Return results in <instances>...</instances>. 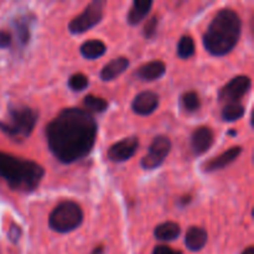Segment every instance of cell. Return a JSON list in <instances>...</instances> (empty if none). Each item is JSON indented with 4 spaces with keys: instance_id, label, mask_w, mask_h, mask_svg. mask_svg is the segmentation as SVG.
Wrapping results in <instances>:
<instances>
[{
    "instance_id": "e0dca14e",
    "label": "cell",
    "mask_w": 254,
    "mask_h": 254,
    "mask_svg": "<svg viewBox=\"0 0 254 254\" xmlns=\"http://www.w3.org/2000/svg\"><path fill=\"white\" fill-rule=\"evenodd\" d=\"M207 243V232L201 227H191L185 237V245L192 252H198Z\"/></svg>"
},
{
    "instance_id": "83f0119b",
    "label": "cell",
    "mask_w": 254,
    "mask_h": 254,
    "mask_svg": "<svg viewBox=\"0 0 254 254\" xmlns=\"http://www.w3.org/2000/svg\"><path fill=\"white\" fill-rule=\"evenodd\" d=\"M21 237V228L19 226L11 225L9 230V238L14 243H16L19 241V238Z\"/></svg>"
},
{
    "instance_id": "4fadbf2b",
    "label": "cell",
    "mask_w": 254,
    "mask_h": 254,
    "mask_svg": "<svg viewBox=\"0 0 254 254\" xmlns=\"http://www.w3.org/2000/svg\"><path fill=\"white\" fill-rule=\"evenodd\" d=\"M166 72V66L163 61H150L148 64H143L136 71V77L141 81H156L160 77H163Z\"/></svg>"
},
{
    "instance_id": "d4e9b609",
    "label": "cell",
    "mask_w": 254,
    "mask_h": 254,
    "mask_svg": "<svg viewBox=\"0 0 254 254\" xmlns=\"http://www.w3.org/2000/svg\"><path fill=\"white\" fill-rule=\"evenodd\" d=\"M158 24H159V17L156 15L151 16L148 21L145 22L143 29V34L146 39H151L156 35V30H158Z\"/></svg>"
},
{
    "instance_id": "6da1fadb",
    "label": "cell",
    "mask_w": 254,
    "mask_h": 254,
    "mask_svg": "<svg viewBox=\"0 0 254 254\" xmlns=\"http://www.w3.org/2000/svg\"><path fill=\"white\" fill-rule=\"evenodd\" d=\"M52 155L64 164L86 158L93 149L97 123L91 113L81 108H64L45 129Z\"/></svg>"
},
{
    "instance_id": "5b68a950",
    "label": "cell",
    "mask_w": 254,
    "mask_h": 254,
    "mask_svg": "<svg viewBox=\"0 0 254 254\" xmlns=\"http://www.w3.org/2000/svg\"><path fill=\"white\" fill-rule=\"evenodd\" d=\"M83 222V212L78 203L64 201L59 203L49 217L51 230L59 233H68L77 230Z\"/></svg>"
},
{
    "instance_id": "484cf974",
    "label": "cell",
    "mask_w": 254,
    "mask_h": 254,
    "mask_svg": "<svg viewBox=\"0 0 254 254\" xmlns=\"http://www.w3.org/2000/svg\"><path fill=\"white\" fill-rule=\"evenodd\" d=\"M12 41L11 34L4 30H0V49H7L10 47Z\"/></svg>"
},
{
    "instance_id": "f1b7e54d",
    "label": "cell",
    "mask_w": 254,
    "mask_h": 254,
    "mask_svg": "<svg viewBox=\"0 0 254 254\" xmlns=\"http://www.w3.org/2000/svg\"><path fill=\"white\" fill-rule=\"evenodd\" d=\"M242 254H254V248L253 247H248L243 251Z\"/></svg>"
},
{
    "instance_id": "4dcf8cb0",
    "label": "cell",
    "mask_w": 254,
    "mask_h": 254,
    "mask_svg": "<svg viewBox=\"0 0 254 254\" xmlns=\"http://www.w3.org/2000/svg\"><path fill=\"white\" fill-rule=\"evenodd\" d=\"M183 205H186V203H189L191 201V196H186V197H183Z\"/></svg>"
},
{
    "instance_id": "ac0fdd59",
    "label": "cell",
    "mask_w": 254,
    "mask_h": 254,
    "mask_svg": "<svg viewBox=\"0 0 254 254\" xmlns=\"http://www.w3.org/2000/svg\"><path fill=\"white\" fill-rule=\"evenodd\" d=\"M107 46L101 40H88L81 46V54L87 60H96L103 56Z\"/></svg>"
},
{
    "instance_id": "7a4b0ae2",
    "label": "cell",
    "mask_w": 254,
    "mask_h": 254,
    "mask_svg": "<svg viewBox=\"0 0 254 254\" xmlns=\"http://www.w3.org/2000/svg\"><path fill=\"white\" fill-rule=\"evenodd\" d=\"M242 32V20L232 9H221L203 35V46L213 56L230 54Z\"/></svg>"
},
{
    "instance_id": "52a82bcc",
    "label": "cell",
    "mask_w": 254,
    "mask_h": 254,
    "mask_svg": "<svg viewBox=\"0 0 254 254\" xmlns=\"http://www.w3.org/2000/svg\"><path fill=\"white\" fill-rule=\"evenodd\" d=\"M171 150L170 139L164 135L156 136L153 140L151 145L149 146V151L140 161L141 168L145 170H153L159 168L165 161L166 156Z\"/></svg>"
},
{
    "instance_id": "1f68e13d",
    "label": "cell",
    "mask_w": 254,
    "mask_h": 254,
    "mask_svg": "<svg viewBox=\"0 0 254 254\" xmlns=\"http://www.w3.org/2000/svg\"><path fill=\"white\" fill-rule=\"evenodd\" d=\"M230 134L231 135H236V134H237V131H230Z\"/></svg>"
},
{
    "instance_id": "9c48e42d",
    "label": "cell",
    "mask_w": 254,
    "mask_h": 254,
    "mask_svg": "<svg viewBox=\"0 0 254 254\" xmlns=\"http://www.w3.org/2000/svg\"><path fill=\"white\" fill-rule=\"evenodd\" d=\"M139 146V139L136 136L122 139L118 143L113 144L108 150V159L114 163H123L129 160Z\"/></svg>"
},
{
    "instance_id": "5bb4252c",
    "label": "cell",
    "mask_w": 254,
    "mask_h": 254,
    "mask_svg": "<svg viewBox=\"0 0 254 254\" xmlns=\"http://www.w3.org/2000/svg\"><path fill=\"white\" fill-rule=\"evenodd\" d=\"M35 21V16L31 14L22 15V16L16 17L12 22L15 32H16L17 40L21 45H27L31 36V26Z\"/></svg>"
},
{
    "instance_id": "44dd1931",
    "label": "cell",
    "mask_w": 254,
    "mask_h": 254,
    "mask_svg": "<svg viewBox=\"0 0 254 254\" xmlns=\"http://www.w3.org/2000/svg\"><path fill=\"white\" fill-rule=\"evenodd\" d=\"M83 106L86 107V111L88 112H96V113H102V112L107 111L108 108V102L106 99L101 98V97L92 96L88 94L83 98Z\"/></svg>"
},
{
    "instance_id": "8fae6325",
    "label": "cell",
    "mask_w": 254,
    "mask_h": 254,
    "mask_svg": "<svg viewBox=\"0 0 254 254\" xmlns=\"http://www.w3.org/2000/svg\"><path fill=\"white\" fill-rule=\"evenodd\" d=\"M215 136L207 127H200L191 135V148L196 155H202L212 146Z\"/></svg>"
},
{
    "instance_id": "cb8c5ba5",
    "label": "cell",
    "mask_w": 254,
    "mask_h": 254,
    "mask_svg": "<svg viewBox=\"0 0 254 254\" xmlns=\"http://www.w3.org/2000/svg\"><path fill=\"white\" fill-rule=\"evenodd\" d=\"M89 81L88 77L84 76L83 73H74L69 77L68 79V87L72 91L81 92L83 89H86L88 87Z\"/></svg>"
},
{
    "instance_id": "30bf717a",
    "label": "cell",
    "mask_w": 254,
    "mask_h": 254,
    "mask_svg": "<svg viewBox=\"0 0 254 254\" xmlns=\"http://www.w3.org/2000/svg\"><path fill=\"white\" fill-rule=\"evenodd\" d=\"M159 107V96L155 92L144 91L139 93L131 103V109L139 116H149Z\"/></svg>"
},
{
    "instance_id": "7c38bea8",
    "label": "cell",
    "mask_w": 254,
    "mask_h": 254,
    "mask_svg": "<svg viewBox=\"0 0 254 254\" xmlns=\"http://www.w3.org/2000/svg\"><path fill=\"white\" fill-rule=\"evenodd\" d=\"M242 153V148L241 146H233V148H230L227 151L222 153L221 155L216 156V158L211 159L210 161L203 165V171L206 173H212V171L221 170V169L226 168L230 164H232L238 156Z\"/></svg>"
},
{
    "instance_id": "9a60e30c",
    "label": "cell",
    "mask_w": 254,
    "mask_h": 254,
    "mask_svg": "<svg viewBox=\"0 0 254 254\" xmlns=\"http://www.w3.org/2000/svg\"><path fill=\"white\" fill-rule=\"evenodd\" d=\"M129 67V60L127 57H117L107 64L101 71V78L103 81H113L117 77L121 76Z\"/></svg>"
},
{
    "instance_id": "f546056e",
    "label": "cell",
    "mask_w": 254,
    "mask_h": 254,
    "mask_svg": "<svg viewBox=\"0 0 254 254\" xmlns=\"http://www.w3.org/2000/svg\"><path fill=\"white\" fill-rule=\"evenodd\" d=\"M103 253V247H102V246H99V247H97L96 250L93 251V253L92 254H102Z\"/></svg>"
},
{
    "instance_id": "7402d4cb",
    "label": "cell",
    "mask_w": 254,
    "mask_h": 254,
    "mask_svg": "<svg viewBox=\"0 0 254 254\" xmlns=\"http://www.w3.org/2000/svg\"><path fill=\"white\" fill-rule=\"evenodd\" d=\"M195 41H193L192 37L188 36V35L181 37L178 45L179 57L183 60H188L195 55Z\"/></svg>"
},
{
    "instance_id": "3957f363",
    "label": "cell",
    "mask_w": 254,
    "mask_h": 254,
    "mask_svg": "<svg viewBox=\"0 0 254 254\" xmlns=\"http://www.w3.org/2000/svg\"><path fill=\"white\" fill-rule=\"evenodd\" d=\"M44 176V168L36 161L0 151V179H2L11 190L31 192L36 190Z\"/></svg>"
},
{
    "instance_id": "2e32d148",
    "label": "cell",
    "mask_w": 254,
    "mask_h": 254,
    "mask_svg": "<svg viewBox=\"0 0 254 254\" xmlns=\"http://www.w3.org/2000/svg\"><path fill=\"white\" fill-rule=\"evenodd\" d=\"M151 6H153V1L151 0H135L131 5L130 10L128 12V22L129 25H135L140 24L144 20V17L149 14Z\"/></svg>"
},
{
    "instance_id": "603a6c76",
    "label": "cell",
    "mask_w": 254,
    "mask_h": 254,
    "mask_svg": "<svg viewBox=\"0 0 254 254\" xmlns=\"http://www.w3.org/2000/svg\"><path fill=\"white\" fill-rule=\"evenodd\" d=\"M181 106L185 111L188 112H196L198 111V108L201 107V102H200V97L196 92L190 91L186 92L181 96Z\"/></svg>"
},
{
    "instance_id": "ba28073f",
    "label": "cell",
    "mask_w": 254,
    "mask_h": 254,
    "mask_svg": "<svg viewBox=\"0 0 254 254\" xmlns=\"http://www.w3.org/2000/svg\"><path fill=\"white\" fill-rule=\"evenodd\" d=\"M252 86V81L248 76H237L231 79L218 92V101L223 103H236L247 93Z\"/></svg>"
},
{
    "instance_id": "d6986e66",
    "label": "cell",
    "mask_w": 254,
    "mask_h": 254,
    "mask_svg": "<svg viewBox=\"0 0 254 254\" xmlns=\"http://www.w3.org/2000/svg\"><path fill=\"white\" fill-rule=\"evenodd\" d=\"M180 226L175 222H164L154 231V236L159 241H174L180 236Z\"/></svg>"
},
{
    "instance_id": "ffe728a7",
    "label": "cell",
    "mask_w": 254,
    "mask_h": 254,
    "mask_svg": "<svg viewBox=\"0 0 254 254\" xmlns=\"http://www.w3.org/2000/svg\"><path fill=\"white\" fill-rule=\"evenodd\" d=\"M246 109L240 102H236V103H228L223 107L222 109V119L225 122H236L238 119H241L245 114Z\"/></svg>"
},
{
    "instance_id": "4316f807",
    "label": "cell",
    "mask_w": 254,
    "mask_h": 254,
    "mask_svg": "<svg viewBox=\"0 0 254 254\" xmlns=\"http://www.w3.org/2000/svg\"><path fill=\"white\" fill-rule=\"evenodd\" d=\"M153 254H183V252L173 250V248L168 247V246H158V247L154 248Z\"/></svg>"
},
{
    "instance_id": "8992f818",
    "label": "cell",
    "mask_w": 254,
    "mask_h": 254,
    "mask_svg": "<svg viewBox=\"0 0 254 254\" xmlns=\"http://www.w3.org/2000/svg\"><path fill=\"white\" fill-rule=\"evenodd\" d=\"M104 5L106 2L102 0H96L92 1L86 6V9L76 16L74 19L71 20L68 24V30L71 34L79 35L83 32L88 31L92 27L98 25L101 20L103 19L104 15Z\"/></svg>"
},
{
    "instance_id": "277c9868",
    "label": "cell",
    "mask_w": 254,
    "mask_h": 254,
    "mask_svg": "<svg viewBox=\"0 0 254 254\" xmlns=\"http://www.w3.org/2000/svg\"><path fill=\"white\" fill-rule=\"evenodd\" d=\"M39 114L26 106L11 107L6 121H0V130L16 141L29 138L37 123Z\"/></svg>"
}]
</instances>
